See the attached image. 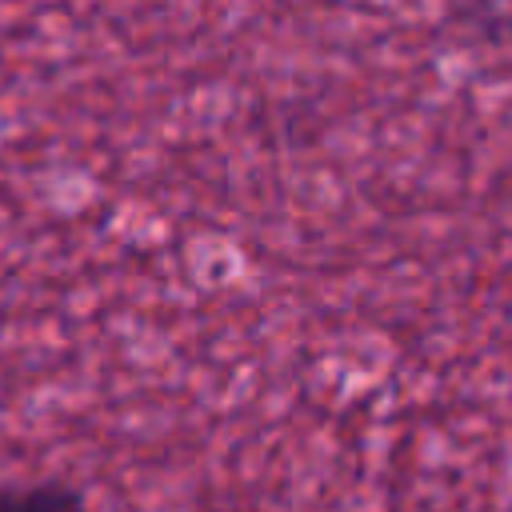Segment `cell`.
<instances>
[{
    "mask_svg": "<svg viewBox=\"0 0 512 512\" xmlns=\"http://www.w3.org/2000/svg\"><path fill=\"white\" fill-rule=\"evenodd\" d=\"M0 512H92V504L76 484L48 476L0 484Z\"/></svg>",
    "mask_w": 512,
    "mask_h": 512,
    "instance_id": "obj_1",
    "label": "cell"
},
{
    "mask_svg": "<svg viewBox=\"0 0 512 512\" xmlns=\"http://www.w3.org/2000/svg\"><path fill=\"white\" fill-rule=\"evenodd\" d=\"M448 16L484 44H512V0H444Z\"/></svg>",
    "mask_w": 512,
    "mask_h": 512,
    "instance_id": "obj_2",
    "label": "cell"
}]
</instances>
